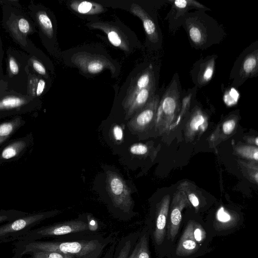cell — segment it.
I'll return each instance as SVG.
<instances>
[{
  "mask_svg": "<svg viewBox=\"0 0 258 258\" xmlns=\"http://www.w3.org/2000/svg\"><path fill=\"white\" fill-rule=\"evenodd\" d=\"M33 258H73V257L59 252L46 251H34Z\"/></svg>",
  "mask_w": 258,
  "mask_h": 258,
  "instance_id": "f1b7e54d",
  "label": "cell"
},
{
  "mask_svg": "<svg viewBox=\"0 0 258 258\" xmlns=\"http://www.w3.org/2000/svg\"><path fill=\"white\" fill-rule=\"evenodd\" d=\"M131 11L133 14L141 20L149 40L153 43L158 42L159 40V36L157 28L149 14L141 6L136 4L132 5Z\"/></svg>",
  "mask_w": 258,
  "mask_h": 258,
  "instance_id": "44dd1931",
  "label": "cell"
},
{
  "mask_svg": "<svg viewBox=\"0 0 258 258\" xmlns=\"http://www.w3.org/2000/svg\"><path fill=\"white\" fill-rule=\"evenodd\" d=\"M72 61L86 73L95 74L106 69L111 70L113 72L114 70L112 63L106 57L89 53H78L73 56Z\"/></svg>",
  "mask_w": 258,
  "mask_h": 258,
  "instance_id": "30bf717a",
  "label": "cell"
},
{
  "mask_svg": "<svg viewBox=\"0 0 258 258\" xmlns=\"http://www.w3.org/2000/svg\"><path fill=\"white\" fill-rule=\"evenodd\" d=\"M92 29H99L106 35L110 43L124 51H128L129 43L123 34L115 27L104 22H95L88 25Z\"/></svg>",
  "mask_w": 258,
  "mask_h": 258,
  "instance_id": "ac0fdd59",
  "label": "cell"
},
{
  "mask_svg": "<svg viewBox=\"0 0 258 258\" xmlns=\"http://www.w3.org/2000/svg\"><path fill=\"white\" fill-rule=\"evenodd\" d=\"M255 145L257 146L258 145V138L257 137H256L255 139Z\"/></svg>",
  "mask_w": 258,
  "mask_h": 258,
  "instance_id": "60d3db41",
  "label": "cell"
},
{
  "mask_svg": "<svg viewBox=\"0 0 258 258\" xmlns=\"http://www.w3.org/2000/svg\"><path fill=\"white\" fill-rule=\"evenodd\" d=\"M193 221H190L181 236L176 249V254L180 256H187L196 252L199 248V244L193 236Z\"/></svg>",
  "mask_w": 258,
  "mask_h": 258,
  "instance_id": "d6986e66",
  "label": "cell"
},
{
  "mask_svg": "<svg viewBox=\"0 0 258 258\" xmlns=\"http://www.w3.org/2000/svg\"><path fill=\"white\" fill-rule=\"evenodd\" d=\"M32 141V136L16 139L6 146L0 152V163L16 159L22 155Z\"/></svg>",
  "mask_w": 258,
  "mask_h": 258,
  "instance_id": "2e32d148",
  "label": "cell"
},
{
  "mask_svg": "<svg viewBox=\"0 0 258 258\" xmlns=\"http://www.w3.org/2000/svg\"><path fill=\"white\" fill-rule=\"evenodd\" d=\"M155 82L153 67L150 65L139 74L132 82L123 99L122 104L126 103L139 91Z\"/></svg>",
  "mask_w": 258,
  "mask_h": 258,
  "instance_id": "e0dca14e",
  "label": "cell"
},
{
  "mask_svg": "<svg viewBox=\"0 0 258 258\" xmlns=\"http://www.w3.org/2000/svg\"><path fill=\"white\" fill-rule=\"evenodd\" d=\"M116 243L117 241L116 240L111 243L102 258H113Z\"/></svg>",
  "mask_w": 258,
  "mask_h": 258,
  "instance_id": "8d00e7d4",
  "label": "cell"
},
{
  "mask_svg": "<svg viewBox=\"0 0 258 258\" xmlns=\"http://www.w3.org/2000/svg\"><path fill=\"white\" fill-rule=\"evenodd\" d=\"M148 149V147L142 143L133 144L130 148V152L135 155H143L147 154Z\"/></svg>",
  "mask_w": 258,
  "mask_h": 258,
  "instance_id": "d6a6232c",
  "label": "cell"
},
{
  "mask_svg": "<svg viewBox=\"0 0 258 258\" xmlns=\"http://www.w3.org/2000/svg\"><path fill=\"white\" fill-rule=\"evenodd\" d=\"M27 214L26 213L15 210L0 211V223L12 221Z\"/></svg>",
  "mask_w": 258,
  "mask_h": 258,
  "instance_id": "83f0119b",
  "label": "cell"
},
{
  "mask_svg": "<svg viewBox=\"0 0 258 258\" xmlns=\"http://www.w3.org/2000/svg\"><path fill=\"white\" fill-rule=\"evenodd\" d=\"M216 55L208 56L200 60L193 70V81L199 87L207 85L212 80L215 71Z\"/></svg>",
  "mask_w": 258,
  "mask_h": 258,
  "instance_id": "5bb4252c",
  "label": "cell"
},
{
  "mask_svg": "<svg viewBox=\"0 0 258 258\" xmlns=\"http://www.w3.org/2000/svg\"><path fill=\"white\" fill-rule=\"evenodd\" d=\"M140 234V231L133 232L122 237L117 242L113 258H127Z\"/></svg>",
  "mask_w": 258,
  "mask_h": 258,
  "instance_id": "603a6c76",
  "label": "cell"
},
{
  "mask_svg": "<svg viewBox=\"0 0 258 258\" xmlns=\"http://www.w3.org/2000/svg\"><path fill=\"white\" fill-rule=\"evenodd\" d=\"M4 57V50L3 47V43L0 36V72H4L3 69V61Z\"/></svg>",
  "mask_w": 258,
  "mask_h": 258,
  "instance_id": "f35d334b",
  "label": "cell"
},
{
  "mask_svg": "<svg viewBox=\"0 0 258 258\" xmlns=\"http://www.w3.org/2000/svg\"><path fill=\"white\" fill-rule=\"evenodd\" d=\"M218 218L220 220L226 221L229 219V216L224 212L223 208H221L218 211Z\"/></svg>",
  "mask_w": 258,
  "mask_h": 258,
  "instance_id": "ab89813d",
  "label": "cell"
},
{
  "mask_svg": "<svg viewBox=\"0 0 258 258\" xmlns=\"http://www.w3.org/2000/svg\"><path fill=\"white\" fill-rule=\"evenodd\" d=\"M205 121V117L202 112L198 110L196 112L190 122V127L194 131L198 130L199 127L202 125Z\"/></svg>",
  "mask_w": 258,
  "mask_h": 258,
  "instance_id": "1f68e13d",
  "label": "cell"
},
{
  "mask_svg": "<svg viewBox=\"0 0 258 258\" xmlns=\"http://www.w3.org/2000/svg\"><path fill=\"white\" fill-rule=\"evenodd\" d=\"M28 13L38 29L39 36L45 45L52 41L54 28L47 10L41 4L31 1L27 7Z\"/></svg>",
  "mask_w": 258,
  "mask_h": 258,
  "instance_id": "9c48e42d",
  "label": "cell"
},
{
  "mask_svg": "<svg viewBox=\"0 0 258 258\" xmlns=\"http://www.w3.org/2000/svg\"><path fill=\"white\" fill-rule=\"evenodd\" d=\"M258 73L257 42L246 48L234 63L230 75L234 85L238 86L248 79L256 76Z\"/></svg>",
  "mask_w": 258,
  "mask_h": 258,
  "instance_id": "52a82bcc",
  "label": "cell"
},
{
  "mask_svg": "<svg viewBox=\"0 0 258 258\" xmlns=\"http://www.w3.org/2000/svg\"><path fill=\"white\" fill-rule=\"evenodd\" d=\"M60 212L53 210L25 215L0 226V239L15 234H26L33 226Z\"/></svg>",
  "mask_w": 258,
  "mask_h": 258,
  "instance_id": "ba28073f",
  "label": "cell"
},
{
  "mask_svg": "<svg viewBox=\"0 0 258 258\" xmlns=\"http://www.w3.org/2000/svg\"><path fill=\"white\" fill-rule=\"evenodd\" d=\"M127 258H151L149 248V234L146 230L140 232Z\"/></svg>",
  "mask_w": 258,
  "mask_h": 258,
  "instance_id": "d4e9b609",
  "label": "cell"
},
{
  "mask_svg": "<svg viewBox=\"0 0 258 258\" xmlns=\"http://www.w3.org/2000/svg\"><path fill=\"white\" fill-rule=\"evenodd\" d=\"M40 105L39 98L7 91L0 97V119L33 112Z\"/></svg>",
  "mask_w": 258,
  "mask_h": 258,
  "instance_id": "8992f818",
  "label": "cell"
},
{
  "mask_svg": "<svg viewBox=\"0 0 258 258\" xmlns=\"http://www.w3.org/2000/svg\"><path fill=\"white\" fill-rule=\"evenodd\" d=\"M91 234H96L89 227L86 216H83L76 219L56 223L30 230L21 238L23 241H29L43 238H59Z\"/></svg>",
  "mask_w": 258,
  "mask_h": 258,
  "instance_id": "5b68a950",
  "label": "cell"
},
{
  "mask_svg": "<svg viewBox=\"0 0 258 258\" xmlns=\"http://www.w3.org/2000/svg\"><path fill=\"white\" fill-rule=\"evenodd\" d=\"M169 201L168 196L165 197L156 211L153 235L157 245H161L164 239Z\"/></svg>",
  "mask_w": 258,
  "mask_h": 258,
  "instance_id": "9a60e30c",
  "label": "cell"
},
{
  "mask_svg": "<svg viewBox=\"0 0 258 258\" xmlns=\"http://www.w3.org/2000/svg\"><path fill=\"white\" fill-rule=\"evenodd\" d=\"M116 238L102 234L59 238L50 241H24L22 254L34 251H54L73 258H100Z\"/></svg>",
  "mask_w": 258,
  "mask_h": 258,
  "instance_id": "6da1fadb",
  "label": "cell"
},
{
  "mask_svg": "<svg viewBox=\"0 0 258 258\" xmlns=\"http://www.w3.org/2000/svg\"><path fill=\"white\" fill-rule=\"evenodd\" d=\"M193 236L196 241L199 244L203 242L206 237V232L199 223L194 222Z\"/></svg>",
  "mask_w": 258,
  "mask_h": 258,
  "instance_id": "f546056e",
  "label": "cell"
},
{
  "mask_svg": "<svg viewBox=\"0 0 258 258\" xmlns=\"http://www.w3.org/2000/svg\"><path fill=\"white\" fill-rule=\"evenodd\" d=\"M70 6L74 11L82 14H97L104 11L101 5L87 1H72Z\"/></svg>",
  "mask_w": 258,
  "mask_h": 258,
  "instance_id": "4316f807",
  "label": "cell"
},
{
  "mask_svg": "<svg viewBox=\"0 0 258 258\" xmlns=\"http://www.w3.org/2000/svg\"><path fill=\"white\" fill-rule=\"evenodd\" d=\"M28 59L29 55L26 52L13 47L7 48L4 75L8 91L27 95Z\"/></svg>",
  "mask_w": 258,
  "mask_h": 258,
  "instance_id": "277c9868",
  "label": "cell"
},
{
  "mask_svg": "<svg viewBox=\"0 0 258 258\" xmlns=\"http://www.w3.org/2000/svg\"><path fill=\"white\" fill-rule=\"evenodd\" d=\"M8 91V85L4 72H0V97Z\"/></svg>",
  "mask_w": 258,
  "mask_h": 258,
  "instance_id": "d590c367",
  "label": "cell"
},
{
  "mask_svg": "<svg viewBox=\"0 0 258 258\" xmlns=\"http://www.w3.org/2000/svg\"><path fill=\"white\" fill-rule=\"evenodd\" d=\"M188 199L194 207L197 208L199 205V202L198 198L194 194H190L188 195Z\"/></svg>",
  "mask_w": 258,
  "mask_h": 258,
  "instance_id": "74e56055",
  "label": "cell"
},
{
  "mask_svg": "<svg viewBox=\"0 0 258 258\" xmlns=\"http://www.w3.org/2000/svg\"><path fill=\"white\" fill-rule=\"evenodd\" d=\"M173 202L168 225L167 236L173 241L178 232L182 219L181 211L186 205V199L176 198Z\"/></svg>",
  "mask_w": 258,
  "mask_h": 258,
  "instance_id": "ffe728a7",
  "label": "cell"
},
{
  "mask_svg": "<svg viewBox=\"0 0 258 258\" xmlns=\"http://www.w3.org/2000/svg\"><path fill=\"white\" fill-rule=\"evenodd\" d=\"M183 17L185 20V28L190 40L194 45L202 48L207 43L210 36L208 26L188 13L184 14Z\"/></svg>",
  "mask_w": 258,
  "mask_h": 258,
  "instance_id": "8fae6325",
  "label": "cell"
},
{
  "mask_svg": "<svg viewBox=\"0 0 258 258\" xmlns=\"http://www.w3.org/2000/svg\"><path fill=\"white\" fill-rule=\"evenodd\" d=\"M106 187L115 217L122 221L132 219L136 213L131 191L124 180L116 172L108 171Z\"/></svg>",
  "mask_w": 258,
  "mask_h": 258,
  "instance_id": "3957f363",
  "label": "cell"
},
{
  "mask_svg": "<svg viewBox=\"0 0 258 258\" xmlns=\"http://www.w3.org/2000/svg\"><path fill=\"white\" fill-rule=\"evenodd\" d=\"M169 2L172 3V14L174 19L183 16L190 8L202 11L209 10V9L194 0H170Z\"/></svg>",
  "mask_w": 258,
  "mask_h": 258,
  "instance_id": "484cf974",
  "label": "cell"
},
{
  "mask_svg": "<svg viewBox=\"0 0 258 258\" xmlns=\"http://www.w3.org/2000/svg\"><path fill=\"white\" fill-rule=\"evenodd\" d=\"M155 82L137 92L126 103L122 104L125 111V119H128L144 107L155 95Z\"/></svg>",
  "mask_w": 258,
  "mask_h": 258,
  "instance_id": "4fadbf2b",
  "label": "cell"
},
{
  "mask_svg": "<svg viewBox=\"0 0 258 258\" xmlns=\"http://www.w3.org/2000/svg\"><path fill=\"white\" fill-rule=\"evenodd\" d=\"M48 80L36 74L28 67L27 95L40 99L45 91Z\"/></svg>",
  "mask_w": 258,
  "mask_h": 258,
  "instance_id": "7402d4cb",
  "label": "cell"
},
{
  "mask_svg": "<svg viewBox=\"0 0 258 258\" xmlns=\"http://www.w3.org/2000/svg\"><path fill=\"white\" fill-rule=\"evenodd\" d=\"M25 123V121L20 115L0 123V147Z\"/></svg>",
  "mask_w": 258,
  "mask_h": 258,
  "instance_id": "cb8c5ba5",
  "label": "cell"
},
{
  "mask_svg": "<svg viewBox=\"0 0 258 258\" xmlns=\"http://www.w3.org/2000/svg\"><path fill=\"white\" fill-rule=\"evenodd\" d=\"M113 138L117 142H121L123 138V132L122 127L119 125H115L112 129Z\"/></svg>",
  "mask_w": 258,
  "mask_h": 258,
  "instance_id": "e575fe53",
  "label": "cell"
},
{
  "mask_svg": "<svg viewBox=\"0 0 258 258\" xmlns=\"http://www.w3.org/2000/svg\"><path fill=\"white\" fill-rule=\"evenodd\" d=\"M236 125L234 119H230L225 121L222 125L223 133L226 135H230L233 131Z\"/></svg>",
  "mask_w": 258,
  "mask_h": 258,
  "instance_id": "836d02e7",
  "label": "cell"
},
{
  "mask_svg": "<svg viewBox=\"0 0 258 258\" xmlns=\"http://www.w3.org/2000/svg\"><path fill=\"white\" fill-rule=\"evenodd\" d=\"M2 25L13 41L26 51L28 36L37 32L36 26L17 0H0Z\"/></svg>",
  "mask_w": 258,
  "mask_h": 258,
  "instance_id": "7a4b0ae2",
  "label": "cell"
},
{
  "mask_svg": "<svg viewBox=\"0 0 258 258\" xmlns=\"http://www.w3.org/2000/svg\"><path fill=\"white\" fill-rule=\"evenodd\" d=\"M159 102V96L155 95L144 107L133 116L128 121L129 126L136 131L144 130L156 115Z\"/></svg>",
  "mask_w": 258,
  "mask_h": 258,
  "instance_id": "7c38bea8",
  "label": "cell"
},
{
  "mask_svg": "<svg viewBox=\"0 0 258 258\" xmlns=\"http://www.w3.org/2000/svg\"><path fill=\"white\" fill-rule=\"evenodd\" d=\"M238 152L242 156L248 158L253 159L255 161L258 160V151L257 148L251 146L241 147L238 150Z\"/></svg>",
  "mask_w": 258,
  "mask_h": 258,
  "instance_id": "4dcf8cb0",
  "label": "cell"
}]
</instances>
